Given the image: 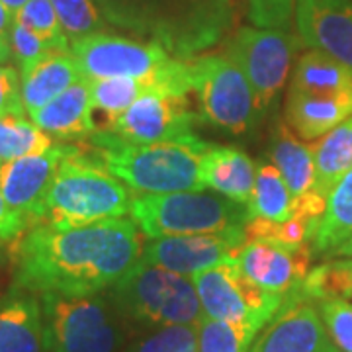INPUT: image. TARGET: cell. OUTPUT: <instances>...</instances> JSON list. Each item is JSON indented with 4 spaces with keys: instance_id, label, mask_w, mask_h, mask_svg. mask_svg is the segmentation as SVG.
Returning a JSON list of instances; mask_svg holds the SVG:
<instances>
[{
    "instance_id": "1",
    "label": "cell",
    "mask_w": 352,
    "mask_h": 352,
    "mask_svg": "<svg viewBox=\"0 0 352 352\" xmlns=\"http://www.w3.org/2000/svg\"><path fill=\"white\" fill-rule=\"evenodd\" d=\"M143 252L133 219L110 217L57 229L32 227L16 247L14 286L36 296H88L112 288Z\"/></svg>"
},
{
    "instance_id": "2",
    "label": "cell",
    "mask_w": 352,
    "mask_h": 352,
    "mask_svg": "<svg viewBox=\"0 0 352 352\" xmlns=\"http://www.w3.org/2000/svg\"><path fill=\"white\" fill-rule=\"evenodd\" d=\"M85 143L118 180L138 194L206 190L200 163L212 143L194 133L157 143H131L113 131H94Z\"/></svg>"
},
{
    "instance_id": "3",
    "label": "cell",
    "mask_w": 352,
    "mask_h": 352,
    "mask_svg": "<svg viewBox=\"0 0 352 352\" xmlns=\"http://www.w3.org/2000/svg\"><path fill=\"white\" fill-rule=\"evenodd\" d=\"M133 192L104 166L85 141L71 143L45 200L39 226L78 227L129 214Z\"/></svg>"
},
{
    "instance_id": "4",
    "label": "cell",
    "mask_w": 352,
    "mask_h": 352,
    "mask_svg": "<svg viewBox=\"0 0 352 352\" xmlns=\"http://www.w3.org/2000/svg\"><path fill=\"white\" fill-rule=\"evenodd\" d=\"M110 302L124 319L147 329L198 325L204 317L192 278L141 258L113 284Z\"/></svg>"
},
{
    "instance_id": "5",
    "label": "cell",
    "mask_w": 352,
    "mask_h": 352,
    "mask_svg": "<svg viewBox=\"0 0 352 352\" xmlns=\"http://www.w3.org/2000/svg\"><path fill=\"white\" fill-rule=\"evenodd\" d=\"M129 215L149 239L245 227L251 219L247 206L206 190L133 194L129 201Z\"/></svg>"
},
{
    "instance_id": "6",
    "label": "cell",
    "mask_w": 352,
    "mask_h": 352,
    "mask_svg": "<svg viewBox=\"0 0 352 352\" xmlns=\"http://www.w3.org/2000/svg\"><path fill=\"white\" fill-rule=\"evenodd\" d=\"M47 352H124L122 315L100 294H41Z\"/></svg>"
},
{
    "instance_id": "7",
    "label": "cell",
    "mask_w": 352,
    "mask_h": 352,
    "mask_svg": "<svg viewBox=\"0 0 352 352\" xmlns=\"http://www.w3.org/2000/svg\"><path fill=\"white\" fill-rule=\"evenodd\" d=\"M188 92L196 94L200 118L231 133L252 127L258 108L251 85L229 55H208L186 63Z\"/></svg>"
},
{
    "instance_id": "8",
    "label": "cell",
    "mask_w": 352,
    "mask_h": 352,
    "mask_svg": "<svg viewBox=\"0 0 352 352\" xmlns=\"http://www.w3.org/2000/svg\"><path fill=\"white\" fill-rule=\"evenodd\" d=\"M201 314L219 321H258L268 323L284 302L282 296L258 288L241 270L237 258L192 274Z\"/></svg>"
},
{
    "instance_id": "9",
    "label": "cell",
    "mask_w": 352,
    "mask_h": 352,
    "mask_svg": "<svg viewBox=\"0 0 352 352\" xmlns=\"http://www.w3.org/2000/svg\"><path fill=\"white\" fill-rule=\"evenodd\" d=\"M296 39L284 30L243 28L229 45V57L251 85L258 112L266 110L288 78Z\"/></svg>"
},
{
    "instance_id": "10",
    "label": "cell",
    "mask_w": 352,
    "mask_h": 352,
    "mask_svg": "<svg viewBox=\"0 0 352 352\" xmlns=\"http://www.w3.org/2000/svg\"><path fill=\"white\" fill-rule=\"evenodd\" d=\"M71 55L78 65L80 76L87 80L147 76L168 61L159 45L139 43L102 32L71 41Z\"/></svg>"
},
{
    "instance_id": "11",
    "label": "cell",
    "mask_w": 352,
    "mask_h": 352,
    "mask_svg": "<svg viewBox=\"0 0 352 352\" xmlns=\"http://www.w3.org/2000/svg\"><path fill=\"white\" fill-rule=\"evenodd\" d=\"M245 243V227H227L212 233L161 237L151 239L149 245L143 247L141 261L173 270L176 274L192 276L215 264L237 258Z\"/></svg>"
},
{
    "instance_id": "12",
    "label": "cell",
    "mask_w": 352,
    "mask_h": 352,
    "mask_svg": "<svg viewBox=\"0 0 352 352\" xmlns=\"http://www.w3.org/2000/svg\"><path fill=\"white\" fill-rule=\"evenodd\" d=\"M249 352H340L329 337L319 307L300 288L284 298Z\"/></svg>"
},
{
    "instance_id": "13",
    "label": "cell",
    "mask_w": 352,
    "mask_h": 352,
    "mask_svg": "<svg viewBox=\"0 0 352 352\" xmlns=\"http://www.w3.org/2000/svg\"><path fill=\"white\" fill-rule=\"evenodd\" d=\"M69 147L71 143H53L47 151L25 155L0 166V192L28 227L43 221L47 192Z\"/></svg>"
},
{
    "instance_id": "14",
    "label": "cell",
    "mask_w": 352,
    "mask_h": 352,
    "mask_svg": "<svg viewBox=\"0 0 352 352\" xmlns=\"http://www.w3.org/2000/svg\"><path fill=\"white\" fill-rule=\"evenodd\" d=\"M201 120L188 108L186 96L166 92H145L122 113L112 131L131 143H157L194 133L192 127Z\"/></svg>"
},
{
    "instance_id": "15",
    "label": "cell",
    "mask_w": 352,
    "mask_h": 352,
    "mask_svg": "<svg viewBox=\"0 0 352 352\" xmlns=\"http://www.w3.org/2000/svg\"><path fill=\"white\" fill-rule=\"evenodd\" d=\"M314 245L286 247L270 241H247L237 254L241 270L268 294L286 298L311 270Z\"/></svg>"
},
{
    "instance_id": "16",
    "label": "cell",
    "mask_w": 352,
    "mask_h": 352,
    "mask_svg": "<svg viewBox=\"0 0 352 352\" xmlns=\"http://www.w3.org/2000/svg\"><path fill=\"white\" fill-rule=\"evenodd\" d=\"M298 30L314 50L352 71V4L349 0H298Z\"/></svg>"
},
{
    "instance_id": "17",
    "label": "cell",
    "mask_w": 352,
    "mask_h": 352,
    "mask_svg": "<svg viewBox=\"0 0 352 352\" xmlns=\"http://www.w3.org/2000/svg\"><path fill=\"white\" fill-rule=\"evenodd\" d=\"M30 118L41 131L61 143L87 141L96 131L92 120L90 82L80 78L50 104L30 113Z\"/></svg>"
},
{
    "instance_id": "18",
    "label": "cell",
    "mask_w": 352,
    "mask_h": 352,
    "mask_svg": "<svg viewBox=\"0 0 352 352\" xmlns=\"http://www.w3.org/2000/svg\"><path fill=\"white\" fill-rule=\"evenodd\" d=\"M0 352H45L39 296L14 286L0 298Z\"/></svg>"
},
{
    "instance_id": "19",
    "label": "cell",
    "mask_w": 352,
    "mask_h": 352,
    "mask_svg": "<svg viewBox=\"0 0 352 352\" xmlns=\"http://www.w3.org/2000/svg\"><path fill=\"white\" fill-rule=\"evenodd\" d=\"M352 113V92L307 94L289 88L286 100V124L303 141L327 135Z\"/></svg>"
},
{
    "instance_id": "20",
    "label": "cell",
    "mask_w": 352,
    "mask_h": 352,
    "mask_svg": "<svg viewBox=\"0 0 352 352\" xmlns=\"http://www.w3.org/2000/svg\"><path fill=\"white\" fill-rule=\"evenodd\" d=\"M256 164L249 155L235 147L212 145L204 153L200 163V180L204 188L215 190L229 200L247 206L254 192Z\"/></svg>"
},
{
    "instance_id": "21",
    "label": "cell",
    "mask_w": 352,
    "mask_h": 352,
    "mask_svg": "<svg viewBox=\"0 0 352 352\" xmlns=\"http://www.w3.org/2000/svg\"><path fill=\"white\" fill-rule=\"evenodd\" d=\"M88 82L96 131H112L116 120L145 92H164L161 69L147 76H116Z\"/></svg>"
},
{
    "instance_id": "22",
    "label": "cell",
    "mask_w": 352,
    "mask_h": 352,
    "mask_svg": "<svg viewBox=\"0 0 352 352\" xmlns=\"http://www.w3.org/2000/svg\"><path fill=\"white\" fill-rule=\"evenodd\" d=\"M80 78L82 76L75 57L71 55V50L50 51L38 65L20 75L25 112L32 113L43 108Z\"/></svg>"
},
{
    "instance_id": "23",
    "label": "cell",
    "mask_w": 352,
    "mask_h": 352,
    "mask_svg": "<svg viewBox=\"0 0 352 352\" xmlns=\"http://www.w3.org/2000/svg\"><path fill=\"white\" fill-rule=\"evenodd\" d=\"M270 161L284 176L289 192L298 198L315 190V151L286 122H280L270 141Z\"/></svg>"
},
{
    "instance_id": "24",
    "label": "cell",
    "mask_w": 352,
    "mask_h": 352,
    "mask_svg": "<svg viewBox=\"0 0 352 352\" xmlns=\"http://www.w3.org/2000/svg\"><path fill=\"white\" fill-rule=\"evenodd\" d=\"M315 192L329 198L339 180L352 168V113L314 145Z\"/></svg>"
},
{
    "instance_id": "25",
    "label": "cell",
    "mask_w": 352,
    "mask_h": 352,
    "mask_svg": "<svg viewBox=\"0 0 352 352\" xmlns=\"http://www.w3.org/2000/svg\"><path fill=\"white\" fill-rule=\"evenodd\" d=\"M292 88L307 94L352 92V71L325 53L311 50L296 65Z\"/></svg>"
},
{
    "instance_id": "26",
    "label": "cell",
    "mask_w": 352,
    "mask_h": 352,
    "mask_svg": "<svg viewBox=\"0 0 352 352\" xmlns=\"http://www.w3.org/2000/svg\"><path fill=\"white\" fill-rule=\"evenodd\" d=\"M352 237V168L329 194L325 214L314 237V254L327 256Z\"/></svg>"
},
{
    "instance_id": "27",
    "label": "cell",
    "mask_w": 352,
    "mask_h": 352,
    "mask_svg": "<svg viewBox=\"0 0 352 352\" xmlns=\"http://www.w3.org/2000/svg\"><path fill=\"white\" fill-rule=\"evenodd\" d=\"M298 198L289 192L284 176L272 163H258L254 192L247 204L249 217H263L270 221H286L296 214Z\"/></svg>"
},
{
    "instance_id": "28",
    "label": "cell",
    "mask_w": 352,
    "mask_h": 352,
    "mask_svg": "<svg viewBox=\"0 0 352 352\" xmlns=\"http://www.w3.org/2000/svg\"><path fill=\"white\" fill-rule=\"evenodd\" d=\"M264 323L219 321L201 317L198 323V352H249Z\"/></svg>"
},
{
    "instance_id": "29",
    "label": "cell",
    "mask_w": 352,
    "mask_h": 352,
    "mask_svg": "<svg viewBox=\"0 0 352 352\" xmlns=\"http://www.w3.org/2000/svg\"><path fill=\"white\" fill-rule=\"evenodd\" d=\"M53 145V139L34 122L20 116L0 118V166L25 155L43 153Z\"/></svg>"
},
{
    "instance_id": "30",
    "label": "cell",
    "mask_w": 352,
    "mask_h": 352,
    "mask_svg": "<svg viewBox=\"0 0 352 352\" xmlns=\"http://www.w3.org/2000/svg\"><path fill=\"white\" fill-rule=\"evenodd\" d=\"M321 219L309 215L296 214L286 221H270L263 217H252L245 226L247 241H270L286 247H302L305 243L314 245V237Z\"/></svg>"
},
{
    "instance_id": "31",
    "label": "cell",
    "mask_w": 352,
    "mask_h": 352,
    "mask_svg": "<svg viewBox=\"0 0 352 352\" xmlns=\"http://www.w3.org/2000/svg\"><path fill=\"white\" fill-rule=\"evenodd\" d=\"M300 292L317 302L327 298H352V258H331L311 268Z\"/></svg>"
},
{
    "instance_id": "32",
    "label": "cell",
    "mask_w": 352,
    "mask_h": 352,
    "mask_svg": "<svg viewBox=\"0 0 352 352\" xmlns=\"http://www.w3.org/2000/svg\"><path fill=\"white\" fill-rule=\"evenodd\" d=\"M14 20L32 30L39 39H43L51 50H71V41L65 34L61 20L57 16L51 0H28L24 6L14 14Z\"/></svg>"
},
{
    "instance_id": "33",
    "label": "cell",
    "mask_w": 352,
    "mask_h": 352,
    "mask_svg": "<svg viewBox=\"0 0 352 352\" xmlns=\"http://www.w3.org/2000/svg\"><path fill=\"white\" fill-rule=\"evenodd\" d=\"M127 352H198V325L151 329Z\"/></svg>"
},
{
    "instance_id": "34",
    "label": "cell",
    "mask_w": 352,
    "mask_h": 352,
    "mask_svg": "<svg viewBox=\"0 0 352 352\" xmlns=\"http://www.w3.org/2000/svg\"><path fill=\"white\" fill-rule=\"evenodd\" d=\"M69 41L85 38L102 28L100 14L92 0H51Z\"/></svg>"
},
{
    "instance_id": "35",
    "label": "cell",
    "mask_w": 352,
    "mask_h": 352,
    "mask_svg": "<svg viewBox=\"0 0 352 352\" xmlns=\"http://www.w3.org/2000/svg\"><path fill=\"white\" fill-rule=\"evenodd\" d=\"M329 337L340 352H352V302L327 298L317 303Z\"/></svg>"
},
{
    "instance_id": "36",
    "label": "cell",
    "mask_w": 352,
    "mask_h": 352,
    "mask_svg": "<svg viewBox=\"0 0 352 352\" xmlns=\"http://www.w3.org/2000/svg\"><path fill=\"white\" fill-rule=\"evenodd\" d=\"M8 43H10V53H12L14 61L18 63L20 75L25 73V71H30L50 51H53L43 39H39L32 30H28L18 20H12V24H10Z\"/></svg>"
},
{
    "instance_id": "37",
    "label": "cell",
    "mask_w": 352,
    "mask_h": 352,
    "mask_svg": "<svg viewBox=\"0 0 352 352\" xmlns=\"http://www.w3.org/2000/svg\"><path fill=\"white\" fill-rule=\"evenodd\" d=\"M296 0H249L252 24L270 30H286L292 20Z\"/></svg>"
},
{
    "instance_id": "38",
    "label": "cell",
    "mask_w": 352,
    "mask_h": 352,
    "mask_svg": "<svg viewBox=\"0 0 352 352\" xmlns=\"http://www.w3.org/2000/svg\"><path fill=\"white\" fill-rule=\"evenodd\" d=\"M25 108L22 102V82L20 73L12 65L0 63V118L20 116L25 118Z\"/></svg>"
},
{
    "instance_id": "39",
    "label": "cell",
    "mask_w": 352,
    "mask_h": 352,
    "mask_svg": "<svg viewBox=\"0 0 352 352\" xmlns=\"http://www.w3.org/2000/svg\"><path fill=\"white\" fill-rule=\"evenodd\" d=\"M25 229H28V223L24 217L14 212L0 192V243L18 241L24 235Z\"/></svg>"
},
{
    "instance_id": "40",
    "label": "cell",
    "mask_w": 352,
    "mask_h": 352,
    "mask_svg": "<svg viewBox=\"0 0 352 352\" xmlns=\"http://www.w3.org/2000/svg\"><path fill=\"white\" fill-rule=\"evenodd\" d=\"M14 16L6 6L0 2V63H8V59L12 57L10 53V43H8V34H10V24H12Z\"/></svg>"
},
{
    "instance_id": "41",
    "label": "cell",
    "mask_w": 352,
    "mask_h": 352,
    "mask_svg": "<svg viewBox=\"0 0 352 352\" xmlns=\"http://www.w3.org/2000/svg\"><path fill=\"white\" fill-rule=\"evenodd\" d=\"M325 258H352V237L339 245L335 251H331Z\"/></svg>"
},
{
    "instance_id": "42",
    "label": "cell",
    "mask_w": 352,
    "mask_h": 352,
    "mask_svg": "<svg viewBox=\"0 0 352 352\" xmlns=\"http://www.w3.org/2000/svg\"><path fill=\"white\" fill-rule=\"evenodd\" d=\"M0 2H2V4L6 6V10H8V12L14 16V14L18 12V10H20V8L24 6L28 0H0Z\"/></svg>"
}]
</instances>
